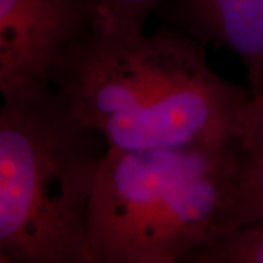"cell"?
Masks as SVG:
<instances>
[{"label": "cell", "mask_w": 263, "mask_h": 263, "mask_svg": "<svg viewBox=\"0 0 263 263\" xmlns=\"http://www.w3.org/2000/svg\"><path fill=\"white\" fill-rule=\"evenodd\" d=\"M161 0H91L92 32L133 37L143 32L145 21Z\"/></svg>", "instance_id": "cell-8"}, {"label": "cell", "mask_w": 263, "mask_h": 263, "mask_svg": "<svg viewBox=\"0 0 263 263\" xmlns=\"http://www.w3.org/2000/svg\"><path fill=\"white\" fill-rule=\"evenodd\" d=\"M240 143L107 148L88 215L94 263H176L208 245Z\"/></svg>", "instance_id": "cell-3"}, {"label": "cell", "mask_w": 263, "mask_h": 263, "mask_svg": "<svg viewBox=\"0 0 263 263\" xmlns=\"http://www.w3.org/2000/svg\"><path fill=\"white\" fill-rule=\"evenodd\" d=\"M263 218V116L238 145L226 203L218 216L214 238Z\"/></svg>", "instance_id": "cell-6"}, {"label": "cell", "mask_w": 263, "mask_h": 263, "mask_svg": "<svg viewBox=\"0 0 263 263\" xmlns=\"http://www.w3.org/2000/svg\"><path fill=\"white\" fill-rule=\"evenodd\" d=\"M263 116V82L259 92L253 95V103H252V110H250V127L253 126V123L260 119Z\"/></svg>", "instance_id": "cell-9"}, {"label": "cell", "mask_w": 263, "mask_h": 263, "mask_svg": "<svg viewBox=\"0 0 263 263\" xmlns=\"http://www.w3.org/2000/svg\"><path fill=\"white\" fill-rule=\"evenodd\" d=\"M186 263H263V218L212 238Z\"/></svg>", "instance_id": "cell-7"}, {"label": "cell", "mask_w": 263, "mask_h": 263, "mask_svg": "<svg viewBox=\"0 0 263 263\" xmlns=\"http://www.w3.org/2000/svg\"><path fill=\"white\" fill-rule=\"evenodd\" d=\"M92 31L91 0H0V92L44 82Z\"/></svg>", "instance_id": "cell-4"}, {"label": "cell", "mask_w": 263, "mask_h": 263, "mask_svg": "<svg viewBox=\"0 0 263 263\" xmlns=\"http://www.w3.org/2000/svg\"><path fill=\"white\" fill-rule=\"evenodd\" d=\"M50 82L108 148L221 146L240 143L250 126L252 91L215 73L202 43L180 31H91L66 50Z\"/></svg>", "instance_id": "cell-1"}, {"label": "cell", "mask_w": 263, "mask_h": 263, "mask_svg": "<svg viewBox=\"0 0 263 263\" xmlns=\"http://www.w3.org/2000/svg\"><path fill=\"white\" fill-rule=\"evenodd\" d=\"M2 97L0 260L94 263L88 215L107 142L50 84Z\"/></svg>", "instance_id": "cell-2"}, {"label": "cell", "mask_w": 263, "mask_h": 263, "mask_svg": "<svg viewBox=\"0 0 263 263\" xmlns=\"http://www.w3.org/2000/svg\"><path fill=\"white\" fill-rule=\"evenodd\" d=\"M173 18L200 43L233 51L245 65L252 94L263 82V0H174Z\"/></svg>", "instance_id": "cell-5"}]
</instances>
